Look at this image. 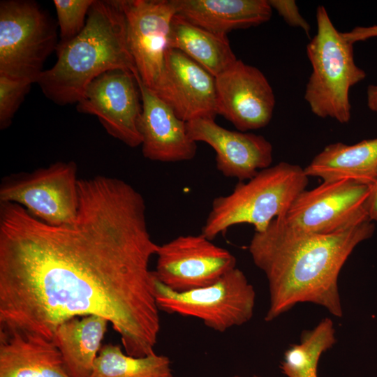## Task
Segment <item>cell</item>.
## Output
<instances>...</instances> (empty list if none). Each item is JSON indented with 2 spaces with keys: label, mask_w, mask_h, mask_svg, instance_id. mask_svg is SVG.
<instances>
[{
  "label": "cell",
  "mask_w": 377,
  "mask_h": 377,
  "mask_svg": "<svg viewBox=\"0 0 377 377\" xmlns=\"http://www.w3.org/2000/svg\"><path fill=\"white\" fill-rule=\"evenodd\" d=\"M79 195L75 219L60 226L0 202V332L52 340L64 321L96 315L126 354H152L161 321L149 263L158 244L145 199L103 175L80 179Z\"/></svg>",
  "instance_id": "obj_1"
},
{
  "label": "cell",
  "mask_w": 377,
  "mask_h": 377,
  "mask_svg": "<svg viewBox=\"0 0 377 377\" xmlns=\"http://www.w3.org/2000/svg\"><path fill=\"white\" fill-rule=\"evenodd\" d=\"M373 221L332 234L294 228L282 216L254 232L249 251L268 283L269 304L265 316L272 321L299 303L309 302L341 317L338 287L341 269L355 248L374 234Z\"/></svg>",
  "instance_id": "obj_2"
},
{
  "label": "cell",
  "mask_w": 377,
  "mask_h": 377,
  "mask_svg": "<svg viewBox=\"0 0 377 377\" xmlns=\"http://www.w3.org/2000/svg\"><path fill=\"white\" fill-rule=\"evenodd\" d=\"M56 52V63L44 70L36 82L44 95L59 105L77 103L88 85L107 71L138 74L117 0H94L82 31L68 43H58Z\"/></svg>",
  "instance_id": "obj_3"
},
{
  "label": "cell",
  "mask_w": 377,
  "mask_h": 377,
  "mask_svg": "<svg viewBox=\"0 0 377 377\" xmlns=\"http://www.w3.org/2000/svg\"><path fill=\"white\" fill-rule=\"evenodd\" d=\"M308 182L298 165L280 162L263 169L246 182H239L230 193L214 199L201 234L212 240L242 223L263 231L273 219L285 215Z\"/></svg>",
  "instance_id": "obj_4"
},
{
  "label": "cell",
  "mask_w": 377,
  "mask_h": 377,
  "mask_svg": "<svg viewBox=\"0 0 377 377\" xmlns=\"http://www.w3.org/2000/svg\"><path fill=\"white\" fill-rule=\"evenodd\" d=\"M316 34L306 45L312 72L304 98L316 116L346 124L351 117L350 90L366 73L355 62L353 44L336 29L323 6L316 9Z\"/></svg>",
  "instance_id": "obj_5"
},
{
  "label": "cell",
  "mask_w": 377,
  "mask_h": 377,
  "mask_svg": "<svg viewBox=\"0 0 377 377\" xmlns=\"http://www.w3.org/2000/svg\"><path fill=\"white\" fill-rule=\"evenodd\" d=\"M55 23L30 0L0 2V75L36 82L57 49Z\"/></svg>",
  "instance_id": "obj_6"
},
{
  "label": "cell",
  "mask_w": 377,
  "mask_h": 377,
  "mask_svg": "<svg viewBox=\"0 0 377 377\" xmlns=\"http://www.w3.org/2000/svg\"><path fill=\"white\" fill-rule=\"evenodd\" d=\"M154 295L159 311L198 318L219 332L249 322L256 302L253 286L237 267L211 285L185 292L172 290L154 276Z\"/></svg>",
  "instance_id": "obj_7"
},
{
  "label": "cell",
  "mask_w": 377,
  "mask_h": 377,
  "mask_svg": "<svg viewBox=\"0 0 377 377\" xmlns=\"http://www.w3.org/2000/svg\"><path fill=\"white\" fill-rule=\"evenodd\" d=\"M77 166L57 161L31 172L5 177L0 185V202H11L50 225L68 224L75 219L79 205Z\"/></svg>",
  "instance_id": "obj_8"
},
{
  "label": "cell",
  "mask_w": 377,
  "mask_h": 377,
  "mask_svg": "<svg viewBox=\"0 0 377 377\" xmlns=\"http://www.w3.org/2000/svg\"><path fill=\"white\" fill-rule=\"evenodd\" d=\"M369 191L370 186L348 179L323 182L302 191L282 218L290 226L310 233L345 230L370 220L366 208Z\"/></svg>",
  "instance_id": "obj_9"
},
{
  "label": "cell",
  "mask_w": 377,
  "mask_h": 377,
  "mask_svg": "<svg viewBox=\"0 0 377 377\" xmlns=\"http://www.w3.org/2000/svg\"><path fill=\"white\" fill-rule=\"evenodd\" d=\"M156 255L155 277L176 292L211 285L236 267L233 254L201 233L180 235L158 245Z\"/></svg>",
  "instance_id": "obj_10"
},
{
  "label": "cell",
  "mask_w": 377,
  "mask_h": 377,
  "mask_svg": "<svg viewBox=\"0 0 377 377\" xmlns=\"http://www.w3.org/2000/svg\"><path fill=\"white\" fill-rule=\"evenodd\" d=\"M125 17L128 48L143 84L154 90L162 74L174 0H117Z\"/></svg>",
  "instance_id": "obj_11"
},
{
  "label": "cell",
  "mask_w": 377,
  "mask_h": 377,
  "mask_svg": "<svg viewBox=\"0 0 377 377\" xmlns=\"http://www.w3.org/2000/svg\"><path fill=\"white\" fill-rule=\"evenodd\" d=\"M135 75L112 70L95 78L76 103L77 111L97 117L107 133L130 147L141 145L138 124L142 112Z\"/></svg>",
  "instance_id": "obj_12"
},
{
  "label": "cell",
  "mask_w": 377,
  "mask_h": 377,
  "mask_svg": "<svg viewBox=\"0 0 377 377\" xmlns=\"http://www.w3.org/2000/svg\"><path fill=\"white\" fill-rule=\"evenodd\" d=\"M216 112L242 132L266 126L273 115L275 96L258 68L240 59L215 77Z\"/></svg>",
  "instance_id": "obj_13"
},
{
  "label": "cell",
  "mask_w": 377,
  "mask_h": 377,
  "mask_svg": "<svg viewBox=\"0 0 377 377\" xmlns=\"http://www.w3.org/2000/svg\"><path fill=\"white\" fill-rule=\"evenodd\" d=\"M153 91L185 122L217 115L215 77L177 50L168 48Z\"/></svg>",
  "instance_id": "obj_14"
},
{
  "label": "cell",
  "mask_w": 377,
  "mask_h": 377,
  "mask_svg": "<svg viewBox=\"0 0 377 377\" xmlns=\"http://www.w3.org/2000/svg\"><path fill=\"white\" fill-rule=\"evenodd\" d=\"M212 118L186 122L189 137L203 142L216 153V167L226 177L249 180L260 170L271 166L273 147L263 135L226 129Z\"/></svg>",
  "instance_id": "obj_15"
},
{
  "label": "cell",
  "mask_w": 377,
  "mask_h": 377,
  "mask_svg": "<svg viewBox=\"0 0 377 377\" xmlns=\"http://www.w3.org/2000/svg\"><path fill=\"white\" fill-rule=\"evenodd\" d=\"M135 80L142 100L138 128L143 156L161 162L192 160L196 154L197 145L188 134L186 122L146 87L138 74Z\"/></svg>",
  "instance_id": "obj_16"
},
{
  "label": "cell",
  "mask_w": 377,
  "mask_h": 377,
  "mask_svg": "<svg viewBox=\"0 0 377 377\" xmlns=\"http://www.w3.org/2000/svg\"><path fill=\"white\" fill-rule=\"evenodd\" d=\"M177 14L209 31L226 35L269 20L268 0H174Z\"/></svg>",
  "instance_id": "obj_17"
},
{
  "label": "cell",
  "mask_w": 377,
  "mask_h": 377,
  "mask_svg": "<svg viewBox=\"0 0 377 377\" xmlns=\"http://www.w3.org/2000/svg\"><path fill=\"white\" fill-rule=\"evenodd\" d=\"M60 353L52 340L0 332V377H59Z\"/></svg>",
  "instance_id": "obj_18"
},
{
  "label": "cell",
  "mask_w": 377,
  "mask_h": 377,
  "mask_svg": "<svg viewBox=\"0 0 377 377\" xmlns=\"http://www.w3.org/2000/svg\"><path fill=\"white\" fill-rule=\"evenodd\" d=\"M304 170L323 182L348 179L371 186L377 177V138L351 145L330 144Z\"/></svg>",
  "instance_id": "obj_19"
},
{
  "label": "cell",
  "mask_w": 377,
  "mask_h": 377,
  "mask_svg": "<svg viewBox=\"0 0 377 377\" xmlns=\"http://www.w3.org/2000/svg\"><path fill=\"white\" fill-rule=\"evenodd\" d=\"M108 323L104 318L89 315L68 319L57 327L52 341L71 377L90 376Z\"/></svg>",
  "instance_id": "obj_20"
},
{
  "label": "cell",
  "mask_w": 377,
  "mask_h": 377,
  "mask_svg": "<svg viewBox=\"0 0 377 377\" xmlns=\"http://www.w3.org/2000/svg\"><path fill=\"white\" fill-rule=\"evenodd\" d=\"M168 47L182 52L214 77L237 59L226 35L209 31L178 14L172 20Z\"/></svg>",
  "instance_id": "obj_21"
},
{
  "label": "cell",
  "mask_w": 377,
  "mask_h": 377,
  "mask_svg": "<svg viewBox=\"0 0 377 377\" xmlns=\"http://www.w3.org/2000/svg\"><path fill=\"white\" fill-rule=\"evenodd\" d=\"M171 362L156 353L133 357L124 353L121 346L103 345L89 377H168Z\"/></svg>",
  "instance_id": "obj_22"
},
{
  "label": "cell",
  "mask_w": 377,
  "mask_h": 377,
  "mask_svg": "<svg viewBox=\"0 0 377 377\" xmlns=\"http://www.w3.org/2000/svg\"><path fill=\"white\" fill-rule=\"evenodd\" d=\"M335 333L332 320L325 318L303 334L300 343L284 353L281 363L283 373L288 377H318L319 360L336 343Z\"/></svg>",
  "instance_id": "obj_23"
},
{
  "label": "cell",
  "mask_w": 377,
  "mask_h": 377,
  "mask_svg": "<svg viewBox=\"0 0 377 377\" xmlns=\"http://www.w3.org/2000/svg\"><path fill=\"white\" fill-rule=\"evenodd\" d=\"M94 0H54L60 40L64 44L76 37L84 29L89 10Z\"/></svg>",
  "instance_id": "obj_24"
},
{
  "label": "cell",
  "mask_w": 377,
  "mask_h": 377,
  "mask_svg": "<svg viewBox=\"0 0 377 377\" xmlns=\"http://www.w3.org/2000/svg\"><path fill=\"white\" fill-rule=\"evenodd\" d=\"M31 82L0 75V128L6 129L28 93Z\"/></svg>",
  "instance_id": "obj_25"
},
{
  "label": "cell",
  "mask_w": 377,
  "mask_h": 377,
  "mask_svg": "<svg viewBox=\"0 0 377 377\" xmlns=\"http://www.w3.org/2000/svg\"><path fill=\"white\" fill-rule=\"evenodd\" d=\"M268 1L272 8L274 9L289 26L300 28L306 34H309L310 25L300 14L295 1L268 0Z\"/></svg>",
  "instance_id": "obj_26"
},
{
  "label": "cell",
  "mask_w": 377,
  "mask_h": 377,
  "mask_svg": "<svg viewBox=\"0 0 377 377\" xmlns=\"http://www.w3.org/2000/svg\"><path fill=\"white\" fill-rule=\"evenodd\" d=\"M344 38L350 43L366 40L377 37V25L369 27H355L349 31L342 32Z\"/></svg>",
  "instance_id": "obj_27"
},
{
  "label": "cell",
  "mask_w": 377,
  "mask_h": 377,
  "mask_svg": "<svg viewBox=\"0 0 377 377\" xmlns=\"http://www.w3.org/2000/svg\"><path fill=\"white\" fill-rule=\"evenodd\" d=\"M366 208L369 219L377 221V177L370 186V191L366 202Z\"/></svg>",
  "instance_id": "obj_28"
},
{
  "label": "cell",
  "mask_w": 377,
  "mask_h": 377,
  "mask_svg": "<svg viewBox=\"0 0 377 377\" xmlns=\"http://www.w3.org/2000/svg\"><path fill=\"white\" fill-rule=\"evenodd\" d=\"M367 105L373 112H377V85H369L367 89Z\"/></svg>",
  "instance_id": "obj_29"
},
{
  "label": "cell",
  "mask_w": 377,
  "mask_h": 377,
  "mask_svg": "<svg viewBox=\"0 0 377 377\" xmlns=\"http://www.w3.org/2000/svg\"><path fill=\"white\" fill-rule=\"evenodd\" d=\"M168 377H174V376L171 374ZM233 377H239V376H233Z\"/></svg>",
  "instance_id": "obj_30"
},
{
  "label": "cell",
  "mask_w": 377,
  "mask_h": 377,
  "mask_svg": "<svg viewBox=\"0 0 377 377\" xmlns=\"http://www.w3.org/2000/svg\"><path fill=\"white\" fill-rule=\"evenodd\" d=\"M253 377H260V376H254Z\"/></svg>",
  "instance_id": "obj_31"
}]
</instances>
